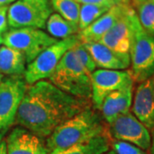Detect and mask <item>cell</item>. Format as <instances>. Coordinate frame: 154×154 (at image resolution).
<instances>
[{
    "instance_id": "24",
    "label": "cell",
    "mask_w": 154,
    "mask_h": 154,
    "mask_svg": "<svg viewBox=\"0 0 154 154\" xmlns=\"http://www.w3.org/2000/svg\"><path fill=\"white\" fill-rule=\"evenodd\" d=\"M110 146H112V150L116 154H146L142 149L125 141L111 139Z\"/></svg>"
},
{
    "instance_id": "26",
    "label": "cell",
    "mask_w": 154,
    "mask_h": 154,
    "mask_svg": "<svg viewBox=\"0 0 154 154\" xmlns=\"http://www.w3.org/2000/svg\"><path fill=\"white\" fill-rule=\"evenodd\" d=\"M9 6L0 7V35L8 31V20H7V12Z\"/></svg>"
},
{
    "instance_id": "34",
    "label": "cell",
    "mask_w": 154,
    "mask_h": 154,
    "mask_svg": "<svg viewBox=\"0 0 154 154\" xmlns=\"http://www.w3.org/2000/svg\"><path fill=\"white\" fill-rule=\"evenodd\" d=\"M3 79H4V77H3V75L1 74V72H0V83H1V82L3 81Z\"/></svg>"
},
{
    "instance_id": "4",
    "label": "cell",
    "mask_w": 154,
    "mask_h": 154,
    "mask_svg": "<svg viewBox=\"0 0 154 154\" xmlns=\"http://www.w3.org/2000/svg\"><path fill=\"white\" fill-rule=\"evenodd\" d=\"M129 57L134 82L140 83L153 76L154 35L144 30L139 22L136 11L132 17Z\"/></svg>"
},
{
    "instance_id": "15",
    "label": "cell",
    "mask_w": 154,
    "mask_h": 154,
    "mask_svg": "<svg viewBox=\"0 0 154 154\" xmlns=\"http://www.w3.org/2000/svg\"><path fill=\"white\" fill-rule=\"evenodd\" d=\"M83 44L93 57L96 67L112 70H124L130 67V57L128 53L116 51L99 42Z\"/></svg>"
},
{
    "instance_id": "33",
    "label": "cell",
    "mask_w": 154,
    "mask_h": 154,
    "mask_svg": "<svg viewBox=\"0 0 154 154\" xmlns=\"http://www.w3.org/2000/svg\"><path fill=\"white\" fill-rule=\"evenodd\" d=\"M2 44H3V35H0V47Z\"/></svg>"
},
{
    "instance_id": "16",
    "label": "cell",
    "mask_w": 154,
    "mask_h": 154,
    "mask_svg": "<svg viewBox=\"0 0 154 154\" xmlns=\"http://www.w3.org/2000/svg\"><path fill=\"white\" fill-rule=\"evenodd\" d=\"M133 100V86L108 94L104 99L99 111L105 122H109L120 114L130 110Z\"/></svg>"
},
{
    "instance_id": "2",
    "label": "cell",
    "mask_w": 154,
    "mask_h": 154,
    "mask_svg": "<svg viewBox=\"0 0 154 154\" xmlns=\"http://www.w3.org/2000/svg\"><path fill=\"white\" fill-rule=\"evenodd\" d=\"M105 122L92 105L57 127L47 137L45 146L49 152H60L77 144L109 134Z\"/></svg>"
},
{
    "instance_id": "25",
    "label": "cell",
    "mask_w": 154,
    "mask_h": 154,
    "mask_svg": "<svg viewBox=\"0 0 154 154\" xmlns=\"http://www.w3.org/2000/svg\"><path fill=\"white\" fill-rule=\"evenodd\" d=\"M80 5H94L111 8L113 6L124 3L122 0H75Z\"/></svg>"
},
{
    "instance_id": "32",
    "label": "cell",
    "mask_w": 154,
    "mask_h": 154,
    "mask_svg": "<svg viewBox=\"0 0 154 154\" xmlns=\"http://www.w3.org/2000/svg\"><path fill=\"white\" fill-rule=\"evenodd\" d=\"M4 134H2V133H0V143H1V141L3 140V137H4Z\"/></svg>"
},
{
    "instance_id": "28",
    "label": "cell",
    "mask_w": 154,
    "mask_h": 154,
    "mask_svg": "<svg viewBox=\"0 0 154 154\" xmlns=\"http://www.w3.org/2000/svg\"><path fill=\"white\" fill-rule=\"evenodd\" d=\"M0 154H7L5 140H2L0 143Z\"/></svg>"
},
{
    "instance_id": "10",
    "label": "cell",
    "mask_w": 154,
    "mask_h": 154,
    "mask_svg": "<svg viewBox=\"0 0 154 154\" xmlns=\"http://www.w3.org/2000/svg\"><path fill=\"white\" fill-rule=\"evenodd\" d=\"M91 82L92 103L98 110H100L102 103L108 94L134 85L130 69H95L91 74Z\"/></svg>"
},
{
    "instance_id": "5",
    "label": "cell",
    "mask_w": 154,
    "mask_h": 154,
    "mask_svg": "<svg viewBox=\"0 0 154 154\" xmlns=\"http://www.w3.org/2000/svg\"><path fill=\"white\" fill-rule=\"evenodd\" d=\"M80 41L78 33L74 34L68 38L57 40L38 54L26 68L24 79L28 86L48 79L64 54Z\"/></svg>"
},
{
    "instance_id": "36",
    "label": "cell",
    "mask_w": 154,
    "mask_h": 154,
    "mask_svg": "<svg viewBox=\"0 0 154 154\" xmlns=\"http://www.w3.org/2000/svg\"><path fill=\"white\" fill-rule=\"evenodd\" d=\"M153 95H154V75H153Z\"/></svg>"
},
{
    "instance_id": "1",
    "label": "cell",
    "mask_w": 154,
    "mask_h": 154,
    "mask_svg": "<svg viewBox=\"0 0 154 154\" xmlns=\"http://www.w3.org/2000/svg\"><path fill=\"white\" fill-rule=\"evenodd\" d=\"M92 105L91 100L74 97L42 80L28 86L15 123L38 137H48L62 123Z\"/></svg>"
},
{
    "instance_id": "14",
    "label": "cell",
    "mask_w": 154,
    "mask_h": 154,
    "mask_svg": "<svg viewBox=\"0 0 154 154\" xmlns=\"http://www.w3.org/2000/svg\"><path fill=\"white\" fill-rule=\"evenodd\" d=\"M130 7V4L125 3L111 7L88 28L78 33L80 40L83 43L99 42V39L113 27V25L128 11Z\"/></svg>"
},
{
    "instance_id": "12",
    "label": "cell",
    "mask_w": 154,
    "mask_h": 154,
    "mask_svg": "<svg viewBox=\"0 0 154 154\" xmlns=\"http://www.w3.org/2000/svg\"><path fill=\"white\" fill-rule=\"evenodd\" d=\"M135 11L131 6L113 27L99 39V43L116 51L129 54L132 34V17Z\"/></svg>"
},
{
    "instance_id": "7",
    "label": "cell",
    "mask_w": 154,
    "mask_h": 154,
    "mask_svg": "<svg viewBox=\"0 0 154 154\" xmlns=\"http://www.w3.org/2000/svg\"><path fill=\"white\" fill-rule=\"evenodd\" d=\"M57 41L56 38L38 28H11L3 34L4 45L21 51L28 64Z\"/></svg>"
},
{
    "instance_id": "20",
    "label": "cell",
    "mask_w": 154,
    "mask_h": 154,
    "mask_svg": "<svg viewBox=\"0 0 154 154\" xmlns=\"http://www.w3.org/2000/svg\"><path fill=\"white\" fill-rule=\"evenodd\" d=\"M52 10L68 22L78 26L81 5L75 0H50Z\"/></svg>"
},
{
    "instance_id": "19",
    "label": "cell",
    "mask_w": 154,
    "mask_h": 154,
    "mask_svg": "<svg viewBox=\"0 0 154 154\" xmlns=\"http://www.w3.org/2000/svg\"><path fill=\"white\" fill-rule=\"evenodd\" d=\"M45 28L48 34L54 38H65L79 33L77 25L68 22L57 13L51 14L48 18Z\"/></svg>"
},
{
    "instance_id": "31",
    "label": "cell",
    "mask_w": 154,
    "mask_h": 154,
    "mask_svg": "<svg viewBox=\"0 0 154 154\" xmlns=\"http://www.w3.org/2000/svg\"><path fill=\"white\" fill-rule=\"evenodd\" d=\"M104 154H116V152H114V151H113V150H109V151H108L107 152H105V153H104Z\"/></svg>"
},
{
    "instance_id": "6",
    "label": "cell",
    "mask_w": 154,
    "mask_h": 154,
    "mask_svg": "<svg viewBox=\"0 0 154 154\" xmlns=\"http://www.w3.org/2000/svg\"><path fill=\"white\" fill-rule=\"evenodd\" d=\"M52 11L50 0H17L8 8L9 28H44Z\"/></svg>"
},
{
    "instance_id": "27",
    "label": "cell",
    "mask_w": 154,
    "mask_h": 154,
    "mask_svg": "<svg viewBox=\"0 0 154 154\" xmlns=\"http://www.w3.org/2000/svg\"><path fill=\"white\" fill-rule=\"evenodd\" d=\"M149 153L154 154V129L152 130L151 134V146L149 148Z\"/></svg>"
},
{
    "instance_id": "11",
    "label": "cell",
    "mask_w": 154,
    "mask_h": 154,
    "mask_svg": "<svg viewBox=\"0 0 154 154\" xmlns=\"http://www.w3.org/2000/svg\"><path fill=\"white\" fill-rule=\"evenodd\" d=\"M131 112L149 131L154 129L153 76L138 85L134 95Z\"/></svg>"
},
{
    "instance_id": "21",
    "label": "cell",
    "mask_w": 154,
    "mask_h": 154,
    "mask_svg": "<svg viewBox=\"0 0 154 154\" xmlns=\"http://www.w3.org/2000/svg\"><path fill=\"white\" fill-rule=\"evenodd\" d=\"M110 10L105 6L94 5H82L80 8V15H79V22H78V28L79 32L82 31L89 25H91L97 19L105 12Z\"/></svg>"
},
{
    "instance_id": "13",
    "label": "cell",
    "mask_w": 154,
    "mask_h": 154,
    "mask_svg": "<svg viewBox=\"0 0 154 154\" xmlns=\"http://www.w3.org/2000/svg\"><path fill=\"white\" fill-rule=\"evenodd\" d=\"M7 154H49L41 138L22 128H14L5 140Z\"/></svg>"
},
{
    "instance_id": "8",
    "label": "cell",
    "mask_w": 154,
    "mask_h": 154,
    "mask_svg": "<svg viewBox=\"0 0 154 154\" xmlns=\"http://www.w3.org/2000/svg\"><path fill=\"white\" fill-rule=\"evenodd\" d=\"M28 85L24 76H8L0 83V133L6 132L15 124L19 106Z\"/></svg>"
},
{
    "instance_id": "18",
    "label": "cell",
    "mask_w": 154,
    "mask_h": 154,
    "mask_svg": "<svg viewBox=\"0 0 154 154\" xmlns=\"http://www.w3.org/2000/svg\"><path fill=\"white\" fill-rule=\"evenodd\" d=\"M110 144L111 138L109 134H105L77 144L60 152H50L49 154H104L110 150Z\"/></svg>"
},
{
    "instance_id": "37",
    "label": "cell",
    "mask_w": 154,
    "mask_h": 154,
    "mask_svg": "<svg viewBox=\"0 0 154 154\" xmlns=\"http://www.w3.org/2000/svg\"><path fill=\"white\" fill-rule=\"evenodd\" d=\"M153 1H154V0H153Z\"/></svg>"
},
{
    "instance_id": "3",
    "label": "cell",
    "mask_w": 154,
    "mask_h": 154,
    "mask_svg": "<svg viewBox=\"0 0 154 154\" xmlns=\"http://www.w3.org/2000/svg\"><path fill=\"white\" fill-rule=\"evenodd\" d=\"M48 79L64 93L92 101L91 74L78 60L73 49L64 54Z\"/></svg>"
},
{
    "instance_id": "23",
    "label": "cell",
    "mask_w": 154,
    "mask_h": 154,
    "mask_svg": "<svg viewBox=\"0 0 154 154\" xmlns=\"http://www.w3.org/2000/svg\"><path fill=\"white\" fill-rule=\"evenodd\" d=\"M72 49L77 57L78 60L80 61V63L86 69V70L89 74H92L96 69L97 67L93 59V57L91 56L88 50L86 48L85 45L83 44L82 41H80Z\"/></svg>"
},
{
    "instance_id": "35",
    "label": "cell",
    "mask_w": 154,
    "mask_h": 154,
    "mask_svg": "<svg viewBox=\"0 0 154 154\" xmlns=\"http://www.w3.org/2000/svg\"><path fill=\"white\" fill-rule=\"evenodd\" d=\"M125 4H130V0H122Z\"/></svg>"
},
{
    "instance_id": "30",
    "label": "cell",
    "mask_w": 154,
    "mask_h": 154,
    "mask_svg": "<svg viewBox=\"0 0 154 154\" xmlns=\"http://www.w3.org/2000/svg\"><path fill=\"white\" fill-rule=\"evenodd\" d=\"M133 3H134V5L136 6L138 5L139 4H140V3H142L144 1H146V0H132Z\"/></svg>"
},
{
    "instance_id": "17",
    "label": "cell",
    "mask_w": 154,
    "mask_h": 154,
    "mask_svg": "<svg viewBox=\"0 0 154 154\" xmlns=\"http://www.w3.org/2000/svg\"><path fill=\"white\" fill-rule=\"evenodd\" d=\"M26 59L21 51L11 47H0V72L7 76H24Z\"/></svg>"
},
{
    "instance_id": "9",
    "label": "cell",
    "mask_w": 154,
    "mask_h": 154,
    "mask_svg": "<svg viewBox=\"0 0 154 154\" xmlns=\"http://www.w3.org/2000/svg\"><path fill=\"white\" fill-rule=\"evenodd\" d=\"M112 140L131 143L144 151L151 146V133L130 110L120 114L107 124Z\"/></svg>"
},
{
    "instance_id": "22",
    "label": "cell",
    "mask_w": 154,
    "mask_h": 154,
    "mask_svg": "<svg viewBox=\"0 0 154 154\" xmlns=\"http://www.w3.org/2000/svg\"><path fill=\"white\" fill-rule=\"evenodd\" d=\"M137 17L146 32L154 35V1L146 0L135 6Z\"/></svg>"
},
{
    "instance_id": "29",
    "label": "cell",
    "mask_w": 154,
    "mask_h": 154,
    "mask_svg": "<svg viewBox=\"0 0 154 154\" xmlns=\"http://www.w3.org/2000/svg\"><path fill=\"white\" fill-rule=\"evenodd\" d=\"M17 0H0V7L4 6H9V5L13 4Z\"/></svg>"
}]
</instances>
